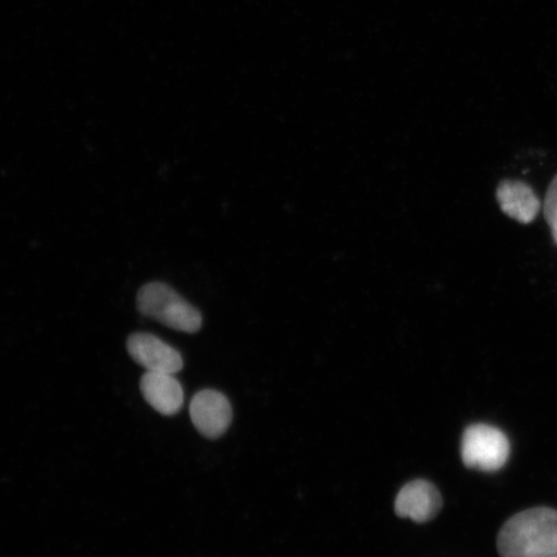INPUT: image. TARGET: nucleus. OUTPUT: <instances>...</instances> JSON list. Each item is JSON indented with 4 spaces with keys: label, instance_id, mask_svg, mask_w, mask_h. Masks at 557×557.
Returning <instances> with one entry per match:
<instances>
[{
    "label": "nucleus",
    "instance_id": "1",
    "mask_svg": "<svg viewBox=\"0 0 557 557\" xmlns=\"http://www.w3.org/2000/svg\"><path fill=\"white\" fill-rule=\"evenodd\" d=\"M500 557H547L557 553V511L535 507L513 515L497 539Z\"/></svg>",
    "mask_w": 557,
    "mask_h": 557
},
{
    "label": "nucleus",
    "instance_id": "2",
    "mask_svg": "<svg viewBox=\"0 0 557 557\" xmlns=\"http://www.w3.org/2000/svg\"><path fill=\"white\" fill-rule=\"evenodd\" d=\"M137 309L174 331L197 333L203 324L199 310L164 283L144 285L138 290Z\"/></svg>",
    "mask_w": 557,
    "mask_h": 557
},
{
    "label": "nucleus",
    "instance_id": "3",
    "mask_svg": "<svg viewBox=\"0 0 557 557\" xmlns=\"http://www.w3.org/2000/svg\"><path fill=\"white\" fill-rule=\"evenodd\" d=\"M510 449L508 437L491 424H471L465 430L461 457L466 468L496 472L507 463Z\"/></svg>",
    "mask_w": 557,
    "mask_h": 557
},
{
    "label": "nucleus",
    "instance_id": "4",
    "mask_svg": "<svg viewBox=\"0 0 557 557\" xmlns=\"http://www.w3.org/2000/svg\"><path fill=\"white\" fill-rule=\"evenodd\" d=\"M131 358L148 372L176 374L184 368L181 354L150 333H134L127 341Z\"/></svg>",
    "mask_w": 557,
    "mask_h": 557
},
{
    "label": "nucleus",
    "instance_id": "5",
    "mask_svg": "<svg viewBox=\"0 0 557 557\" xmlns=\"http://www.w3.org/2000/svg\"><path fill=\"white\" fill-rule=\"evenodd\" d=\"M194 426L209 438L225 434L233 420V409L225 395L214 389H203L194 396L190 404Z\"/></svg>",
    "mask_w": 557,
    "mask_h": 557
},
{
    "label": "nucleus",
    "instance_id": "6",
    "mask_svg": "<svg viewBox=\"0 0 557 557\" xmlns=\"http://www.w3.org/2000/svg\"><path fill=\"white\" fill-rule=\"evenodd\" d=\"M443 498L437 487L426 480H414L401 487L395 500V512L416 522L433 520L442 510Z\"/></svg>",
    "mask_w": 557,
    "mask_h": 557
},
{
    "label": "nucleus",
    "instance_id": "7",
    "mask_svg": "<svg viewBox=\"0 0 557 557\" xmlns=\"http://www.w3.org/2000/svg\"><path fill=\"white\" fill-rule=\"evenodd\" d=\"M139 386L145 400L160 414H176L184 406V388L174 374L146 372Z\"/></svg>",
    "mask_w": 557,
    "mask_h": 557
},
{
    "label": "nucleus",
    "instance_id": "8",
    "mask_svg": "<svg viewBox=\"0 0 557 557\" xmlns=\"http://www.w3.org/2000/svg\"><path fill=\"white\" fill-rule=\"evenodd\" d=\"M497 200L504 213L520 224H532L541 203L531 186L519 180H505L497 189Z\"/></svg>",
    "mask_w": 557,
    "mask_h": 557
},
{
    "label": "nucleus",
    "instance_id": "9",
    "mask_svg": "<svg viewBox=\"0 0 557 557\" xmlns=\"http://www.w3.org/2000/svg\"><path fill=\"white\" fill-rule=\"evenodd\" d=\"M543 213H545V219L549 228H552L553 238L557 246V176L549 184Z\"/></svg>",
    "mask_w": 557,
    "mask_h": 557
},
{
    "label": "nucleus",
    "instance_id": "10",
    "mask_svg": "<svg viewBox=\"0 0 557 557\" xmlns=\"http://www.w3.org/2000/svg\"><path fill=\"white\" fill-rule=\"evenodd\" d=\"M547 557H557V553H556V554H554V555H549V556H547Z\"/></svg>",
    "mask_w": 557,
    "mask_h": 557
}]
</instances>
